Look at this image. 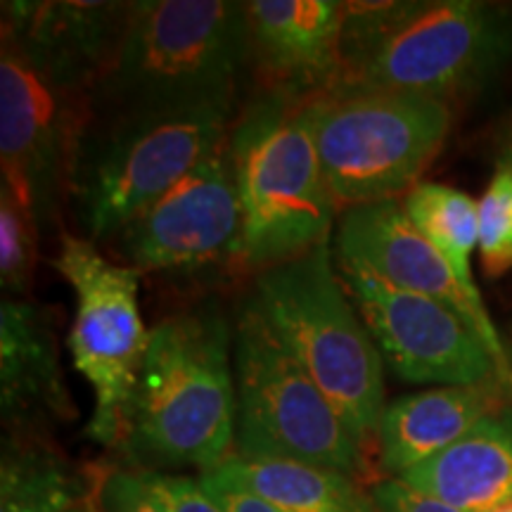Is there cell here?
Segmentation results:
<instances>
[{
	"label": "cell",
	"mask_w": 512,
	"mask_h": 512,
	"mask_svg": "<svg viewBox=\"0 0 512 512\" xmlns=\"http://www.w3.org/2000/svg\"><path fill=\"white\" fill-rule=\"evenodd\" d=\"M230 105L119 112L83 136L72 197L86 240L114 238L228 140Z\"/></svg>",
	"instance_id": "52a82bcc"
},
{
	"label": "cell",
	"mask_w": 512,
	"mask_h": 512,
	"mask_svg": "<svg viewBox=\"0 0 512 512\" xmlns=\"http://www.w3.org/2000/svg\"><path fill=\"white\" fill-rule=\"evenodd\" d=\"M252 302L366 446L387 408L384 361L335 271L330 242L256 273Z\"/></svg>",
	"instance_id": "5b68a950"
},
{
	"label": "cell",
	"mask_w": 512,
	"mask_h": 512,
	"mask_svg": "<svg viewBox=\"0 0 512 512\" xmlns=\"http://www.w3.org/2000/svg\"><path fill=\"white\" fill-rule=\"evenodd\" d=\"M93 501H95V498H93ZM79 508H81V505H79ZM79 508H74V510H69V512H76V510H79Z\"/></svg>",
	"instance_id": "f546056e"
},
{
	"label": "cell",
	"mask_w": 512,
	"mask_h": 512,
	"mask_svg": "<svg viewBox=\"0 0 512 512\" xmlns=\"http://www.w3.org/2000/svg\"><path fill=\"white\" fill-rule=\"evenodd\" d=\"M98 498L67 460L46 446L5 444L0 512H69Z\"/></svg>",
	"instance_id": "ffe728a7"
},
{
	"label": "cell",
	"mask_w": 512,
	"mask_h": 512,
	"mask_svg": "<svg viewBox=\"0 0 512 512\" xmlns=\"http://www.w3.org/2000/svg\"><path fill=\"white\" fill-rule=\"evenodd\" d=\"M465 512L512 505V408L484 415L465 437L401 477Z\"/></svg>",
	"instance_id": "ac0fdd59"
},
{
	"label": "cell",
	"mask_w": 512,
	"mask_h": 512,
	"mask_svg": "<svg viewBox=\"0 0 512 512\" xmlns=\"http://www.w3.org/2000/svg\"><path fill=\"white\" fill-rule=\"evenodd\" d=\"M128 15L121 0L3 3V27L64 79L95 91L114 60Z\"/></svg>",
	"instance_id": "9a60e30c"
},
{
	"label": "cell",
	"mask_w": 512,
	"mask_h": 512,
	"mask_svg": "<svg viewBox=\"0 0 512 512\" xmlns=\"http://www.w3.org/2000/svg\"><path fill=\"white\" fill-rule=\"evenodd\" d=\"M140 475L166 512H226L202 489L200 479L174 475V472H140Z\"/></svg>",
	"instance_id": "d4e9b609"
},
{
	"label": "cell",
	"mask_w": 512,
	"mask_h": 512,
	"mask_svg": "<svg viewBox=\"0 0 512 512\" xmlns=\"http://www.w3.org/2000/svg\"><path fill=\"white\" fill-rule=\"evenodd\" d=\"M496 512H512V505H508V508H501V510H496Z\"/></svg>",
	"instance_id": "f1b7e54d"
},
{
	"label": "cell",
	"mask_w": 512,
	"mask_h": 512,
	"mask_svg": "<svg viewBox=\"0 0 512 512\" xmlns=\"http://www.w3.org/2000/svg\"><path fill=\"white\" fill-rule=\"evenodd\" d=\"M503 164H508L510 169H512V131H510V138H508V147H505V155H503V159H501Z\"/></svg>",
	"instance_id": "83f0119b"
},
{
	"label": "cell",
	"mask_w": 512,
	"mask_h": 512,
	"mask_svg": "<svg viewBox=\"0 0 512 512\" xmlns=\"http://www.w3.org/2000/svg\"><path fill=\"white\" fill-rule=\"evenodd\" d=\"M88 88L64 79L3 27L0 43V169L41 230L55 226L72 192Z\"/></svg>",
	"instance_id": "9c48e42d"
},
{
	"label": "cell",
	"mask_w": 512,
	"mask_h": 512,
	"mask_svg": "<svg viewBox=\"0 0 512 512\" xmlns=\"http://www.w3.org/2000/svg\"><path fill=\"white\" fill-rule=\"evenodd\" d=\"M53 266L76 297L67 344L74 368L95 394L86 434L98 444L117 446L150 339L138 304L143 273L107 259L93 240L74 235H62Z\"/></svg>",
	"instance_id": "30bf717a"
},
{
	"label": "cell",
	"mask_w": 512,
	"mask_h": 512,
	"mask_svg": "<svg viewBox=\"0 0 512 512\" xmlns=\"http://www.w3.org/2000/svg\"><path fill=\"white\" fill-rule=\"evenodd\" d=\"M41 226L36 216L0 183V287L10 299H22L34 283Z\"/></svg>",
	"instance_id": "7402d4cb"
},
{
	"label": "cell",
	"mask_w": 512,
	"mask_h": 512,
	"mask_svg": "<svg viewBox=\"0 0 512 512\" xmlns=\"http://www.w3.org/2000/svg\"><path fill=\"white\" fill-rule=\"evenodd\" d=\"M309 95L268 88L228 133L242 207L240 266L254 275L328 245L339 207L304 117Z\"/></svg>",
	"instance_id": "3957f363"
},
{
	"label": "cell",
	"mask_w": 512,
	"mask_h": 512,
	"mask_svg": "<svg viewBox=\"0 0 512 512\" xmlns=\"http://www.w3.org/2000/svg\"><path fill=\"white\" fill-rule=\"evenodd\" d=\"M304 117L339 211L406 197L453 124L448 102L377 88L313 93Z\"/></svg>",
	"instance_id": "8992f818"
},
{
	"label": "cell",
	"mask_w": 512,
	"mask_h": 512,
	"mask_svg": "<svg viewBox=\"0 0 512 512\" xmlns=\"http://www.w3.org/2000/svg\"><path fill=\"white\" fill-rule=\"evenodd\" d=\"M102 512H166L138 470H112L98 484Z\"/></svg>",
	"instance_id": "cb8c5ba5"
},
{
	"label": "cell",
	"mask_w": 512,
	"mask_h": 512,
	"mask_svg": "<svg viewBox=\"0 0 512 512\" xmlns=\"http://www.w3.org/2000/svg\"><path fill=\"white\" fill-rule=\"evenodd\" d=\"M332 88H377L451 105L512 60V12L484 0L342 3ZM330 91V88H328Z\"/></svg>",
	"instance_id": "7a4b0ae2"
},
{
	"label": "cell",
	"mask_w": 512,
	"mask_h": 512,
	"mask_svg": "<svg viewBox=\"0 0 512 512\" xmlns=\"http://www.w3.org/2000/svg\"><path fill=\"white\" fill-rule=\"evenodd\" d=\"M249 55L245 3L133 0L95 91L117 114L230 105Z\"/></svg>",
	"instance_id": "277c9868"
},
{
	"label": "cell",
	"mask_w": 512,
	"mask_h": 512,
	"mask_svg": "<svg viewBox=\"0 0 512 512\" xmlns=\"http://www.w3.org/2000/svg\"><path fill=\"white\" fill-rule=\"evenodd\" d=\"M242 482L283 512H377L356 477L294 460L230 456Z\"/></svg>",
	"instance_id": "d6986e66"
},
{
	"label": "cell",
	"mask_w": 512,
	"mask_h": 512,
	"mask_svg": "<svg viewBox=\"0 0 512 512\" xmlns=\"http://www.w3.org/2000/svg\"><path fill=\"white\" fill-rule=\"evenodd\" d=\"M479 259L489 278H501L512 268V169L498 164L484 195L477 200Z\"/></svg>",
	"instance_id": "603a6c76"
},
{
	"label": "cell",
	"mask_w": 512,
	"mask_h": 512,
	"mask_svg": "<svg viewBox=\"0 0 512 512\" xmlns=\"http://www.w3.org/2000/svg\"><path fill=\"white\" fill-rule=\"evenodd\" d=\"M503 384L432 387L399 396L384 408L377 425V453L384 475L401 479L465 437L484 415L503 408Z\"/></svg>",
	"instance_id": "2e32d148"
},
{
	"label": "cell",
	"mask_w": 512,
	"mask_h": 512,
	"mask_svg": "<svg viewBox=\"0 0 512 512\" xmlns=\"http://www.w3.org/2000/svg\"><path fill=\"white\" fill-rule=\"evenodd\" d=\"M117 446L140 472L202 475L233 456V328L219 311H178L150 328Z\"/></svg>",
	"instance_id": "6da1fadb"
},
{
	"label": "cell",
	"mask_w": 512,
	"mask_h": 512,
	"mask_svg": "<svg viewBox=\"0 0 512 512\" xmlns=\"http://www.w3.org/2000/svg\"><path fill=\"white\" fill-rule=\"evenodd\" d=\"M114 238L124 264L140 273L240 264L242 207L228 140Z\"/></svg>",
	"instance_id": "7c38bea8"
},
{
	"label": "cell",
	"mask_w": 512,
	"mask_h": 512,
	"mask_svg": "<svg viewBox=\"0 0 512 512\" xmlns=\"http://www.w3.org/2000/svg\"><path fill=\"white\" fill-rule=\"evenodd\" d=\"M233 375V456L294 460L361 475L363 444L268 328L252 297L235 313Z\"/></svg>",
	"instance_id": "ba28073f"
},
{
	"label": "cell",
	"mask_w": 512,
	"mask_h": 512,
	"mask_svg": "<svg viewBox=\"0 0 512 512\" xmlns=\"http://www.w3.org/2000/svg\"><path fill=\"white\" fill-rule=\"evenodd\" d=\"M377 512H465L437 496L413 489L403 479H382L370 489Z\"/></svg>",
	"instance_id": "4316f807"
},
{
	"label": "cell",
	"mask_w": 512,
	"mask_h": 512,
	"mask_svg": "<svg viewBox=\"0 0 512 512\" xmlns=\"http://www.w3.org/2000/svg\"><path fill=\"white\" fill-rule=\"evenodd\" d=\"M0 406L12 425L74 413L50 313L27 299L0 302Z\"/></svg>",
	"instance_id": "e0dca14e"
},
{
	"label": "cell",
	"mask_w": 512,
	"mask_h": 512,
	"mask_svg": "<svg viewBox=\"0 0 512 512\" xmlns=\"http://www.w3.org/2000/svg\"><path fill=\"white\" fill-rule=\"evenodd\" d=\"M408 219L451 266L463 290L477 302L482 292L472 278V254L479 247L477 200L467 192L441 183H420L403 197Z\"/></svg>",
	"instance_id": "44dd1931"
},
{
	"label": "cell",
	"mask_w": 512,
	"mask_h": 512,
	"mask_svg": "<svg viewBox=\"0 0 512 512\" xmlns=\"http://www.w3.org/2000/svg\"><path fill=\"white\" fill-rule=\"evenodd\" d=\"M337 264L339 278L368 325L384 366L396 377L434 387L498 382L510 389L484 339L458 313L430 297L384 283L363 268L339 259Z\"/></svg>",
	"instance_id": "8fae6325"
},
{
	"label": "cell",
	"mask_w": 512,
	"mask_h": 512,
	"mask_svg": "<svg viewBox=\"0 0 512 512\" xmlns=\"http://www.w3.org/2000/svg\"><path fill=\"white\" fill-rule=\"evenodd\" d=\"M337 259L373 273L399 290L444 304L484 339L512 389V361L484 302L463 290L451 266L408 219L401 200L344 209L335 233Z\"/></svg>",
	"instance_id": "4fadbf2b"
},
{
	"label": "cell",
	"mask_w": 512,
	"mask_h": 512,
	"mask_svg": "<svg viewBox=\"0 0 512 512\" xmlns=\"http://www.w3.org/2000/svg\"><path fill=\"white\" fill-rule=\"evenodd\" d=\"M249 53L273 88L313 95L332 88L339 72L344 8L337 0H249Z\"/></svg>",
	"instance_id": "5bb4252c"
},
{
	"label": "cell",
	"mask_w": 512,
	"mask_h": 512,
	"mask_svg": "<svg viewBox=\"0 0 512 512\" xmlns=\"http://www.w3.org/2000/svg\"><path fill=\"white\" fill-rule=\"evenodd\" d=\"M197 479L202 489L226 512H283L242 482L235 467L230 465V458L214 470L202 472Z\"/></svg>",
	"instance_id": "484cf974"
}]
</instances>
